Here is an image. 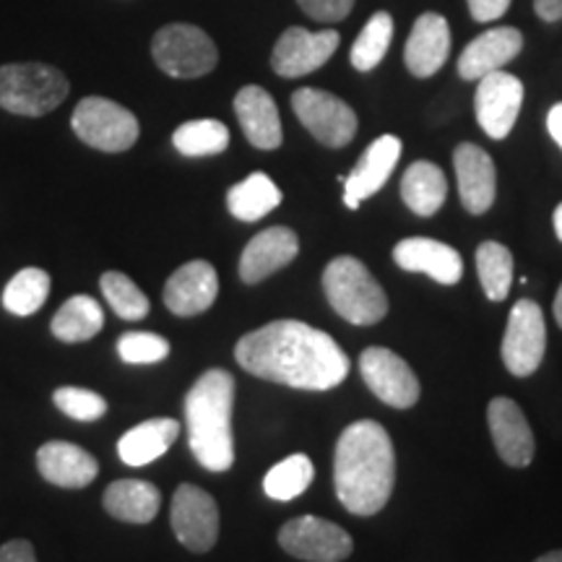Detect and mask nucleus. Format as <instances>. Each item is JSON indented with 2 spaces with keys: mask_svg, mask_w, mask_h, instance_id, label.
I'll return each mask as SVG.
<instances>
[{
  "mask_svg": "<svg viewBox=\"0 0 562 562\" xmlns=\"http://www.w3.org/2000/svg\"><path fill=\"white\" fill-rule=\"evenodd\" d=\"M524 104V83L508 70H495L480 79L474 94V112L490 138L503 140L518 121Z\"/></svg>",
  "mask_w": 562,
  "mask_h": 562,
  "instance_id": "nucleus-13",
  "label": "nucleus"
},
{
  "mask_svg": "<svg viewBox=\"0 0 562 562\" xmlns=\"http://www.w3.org/2000/svg\"><path fill=\"white\" fill-rule=\"evenodd\" d=\"M391 40H393L391 13L385 11L372 13L368 24H364V30L360 32V37H357L355 45H351V53H349L351 66L362 70V74H368V70L381 66V60L385 58V53H389L391 47Z\"/></svg>",
  "mask_w": 562,
  "mask_h": 562,
  "instance_id": "nucleus-32",
  "label": "nucleus"
},
{
  "mask_svg": "<svg viewBox=\"0 0 562 562\" xmlns=\"http://www.w3.org/2000/svg\"><path fill=\"white\" fill-rule=\"evenodd\" d=\"M547 131H550L554 144L562 149V102L554 104V108L550 110V115H547Z\"/></svg>",
  "mask_w": 562,
  "mask_h": 562,
  "instance_id": "nucleus-42",
  "label": "nucleus"
},
{
  "mask_svg": "<svg viewBox=\"0 0 562 562\" xmlns=\"http://www.w3.org/2000/svg\"><path fill=\"white\" fill-rule=\"evenodd\" d=\"M220 294V277L216 269L206 261H191L180 266L165 284L167 311L180 318L206 313Z\"/></svg>",
  "mask_w": 562,
  "mask_h": 562,
  "instance_id": "nucleus-17",
  "label": "nucleus"
},
{
  "mask_svg": "<svg viewBox=\"0 0 562 562\" xmlns=\"http://www.w3.org/2000/svg\"><path fill=\"white\" fill-rule=\"evenodd\" d=\"M533 11L542 21H560L562 19V0H533Z\"/></svg>",
  "mask_w": 562,
  "mask_h": 562,
  "instance_id": "nucleus-41",
  "label": "nucleus"
},
{
  "mask_svg": "<svg viewBox=\"0 0 562 562\" xmlns=\"http://www.w3.org/2000/svg\"><path fill=\"white\" fill-rule=\"evenodd\" d=\"M0 562H37V554L26 539H13L0 547Z\"/></svg>",
  "mask_w": 562,
  "mask_h": 562,
  "instance_id": "nucleus-40",
  "label": "nucleus"
},
{
  "mask_svg": "<svg viewBox=\"0 0 562 562\" xmlns=\"http://www.w3.org/2000/svg\"><path fill=\"white\" fill-rule=\"evenodd\" d=\"M451 55V30L440 13H422L417 24L412 26L409 40L404 47V63L412 76L430 79L446 66Z\"/></svg>",
  "mask_w": 562,
  "mask_h": 562,
  "instance_id": "nucleus-21",
  "label": "nucleus"
},
{
  "mask_svg": "<svg viewBox=\"0 0 562 562\" xmlns=\"http://www.w3.org/2000/svg\"><path fill=\"white\" fill-rule=\"evenodd\" d=\"M292 110L300 123L323 146L341 149L357 133V115L347 102L323 89H297L292 94Z\"/></svg>",
  "mask_w": 562,
  "mask_h": 562,
  "instance_id": "nucleus-9",
  "label": "nucleus"
},
{
  "mask_svg": "<svg viewBox=\"0 0 562 562\" xmlns=\"http://www.w3.org/2000/svg\"><path fill=\"white\" fill-rule=\"evenodd\" d=\"M323 292L334 311L355 326H375L389 313V294L355 256H339L326 266Z\"/></svg>",
  "mask_w": 562,
  "mask_h": 562,
  "instance_id": "nucleus-4",
  "label": "nucleus"
},
{
  "mask_svg": "<svg viewBox=\"0 0 562 562\" xmlns=\"http://www.w3.org/2000/svg\"><path fill=\"white\" fill-rule=\"evenodd\" d=\"M474 21H495L510 9V0H467Z\"/></svg>",
  "mask_w": 562,
  "mask_h": 562,
  "instance_id": "nucleus-39",
  "label": "nucleus"
},
{
  "mask_svg": "<svg viewBox=\"0 0 562 562\" xmlns=\"http://www.w3.org/2000/svg\"><path fill=\"white\" fill-rule=\"evenodd\" d=\"M281 203V191L269 175L252 172L250 178L229 188L227 209L235 220L240 222H258L266 214H271Z\"/></svg>",
  "mask_w": 562,
  "mask_h": 562,
  "instance_id": "nucleus-28",
  "label": "nucleus"
},
{
  "mask_svg": "<svg viewBox=\"0 0 562 562\" xmlns=\"http://www.w3.org/2000/svg\"><path fill=\"white\" fill-rule=\"evenodd\" d=\"M37 467L40 474L45 476L50 484H58V487L79 490L87 487L97 480L100 474V463L91 453L83 451V448L74 446V442L53 440L45 442V446L37 451Z\"/></svg>",
  "mask_w": 562,
  "mask_h": 562,
  "instance_id": "nucleus-24",
  "label": "nucleus"
},
{
  "mask_svg": "<svg viewBox=\"0 0 562 562\" xmlns=\"http://www.w3.org/2000/svg\"><path fill=\"white\" fill-rule=\"evenodd\" d=\"M554 321H558V326L562 328V284H560V290H558V297H554Z\"/></svg>",
  "mask_w": 562,
  "mask_h": 562,
  "instance_id": "nucleus-43",
  "label": "nucleus"
},
{
  "mask_svg": "<svg viewBox=\"0 0 562 562\" xmlns=\"http://www.w3.org/2000/svg\"><path fill=\"white\" fill-rule=\"evenodd\" d=\"M180 435V422L170 417L140 422L138 427H133L117 442V453H121L123 463L128 467H146V463L157 461L159 456H165L172 448V442Z\"/></svg>",
  "mask_w": 562,
  "mask_h": 562,
  "instance_id": "nucleus-25",
  "label": "nucleus"
},
{
  "mask_svg": "<svg viewBox=\"0 0 562 562\" xmlns=\"http://www.w3.org/2000/svg\"><path fill=\"white\" fill-rule=\"evenodd\" d=\"M396 484V456L381 422L360 419L336 442L334 487L344 508L355 516H375L391 501Z\"/></svg>",
  "mask_w": 562,
  "mask_h": 562,
  "instance_id": "nucleus-2",
  "label": "nucleus"
},
{
  "mask_svg": "<svg viewBox=\"0 0 562 562\" xmlns=\"http://www.w3.org/2000/svg\"><path fill=\"white\" fill-rule=\"evenodd\" d=\"M487 422L497 456L513 469L529 467L537 442H533V432L521 406L505 396L492 398L487 406Z\"/></svg>",
  "mask_w": 562,
  "mask_h": 562,
  "instance_id": "nucleus-15",
  "label": "nucleus"
},
{
  "mask_svg": "<svg viewBox=\"0 0 562 562\" xmlns=\"http://www.w3.org/2000/svg\"><path fill=\"white\" fill-rule=\"evenodd\" d=\"M50 294V273L42 269H24L3 290V307L19 318L34 315Z\"/></svg>",
  "mask_w": 562,
  "mask_h": 562,
  "instance_id": "nucleus-31",
  "label": "nucleus"
},
{
  "mask_svg": "<svg viewBox=\"0 0 562 562\" xmlns=\"http://www.w3.org/2000/svg\"><path fill=\"white\" fill-rule=\"evenodd\" d=\"M521 50V32L513 30V26H497V30L484 32L469 42L459 58V76L463 81H480L487 74L503 70Z\"/></svg>",
  "mask_w": 562,
  "mask_h": 562,
  "instance_id": "nucleus-22",
  "label": "nucleus"
},
{
  "mask_svg": "<svg viewBox=\"0 0 562 562\" xmlns=\"http://www.w3.org/2000/svg\"><path fill=\"white\" fill-rule=\"evenodd\" d=\"M446 175L432 161H414L402 178V199L417 216L438 214L446 203Z\"/></svg>",
  "mask_w": 562,
  "mask_h": 562,
  "instance_id": "nucleus-27",
  "label": "nucleus"
},
{
  "mask_svg": "<svg viewBox=\"0 0 562 562\" xmlns=\"http://www.w3.org/2000/svg\"><path fill=\"white\" fill-rule=\"evenodd\" d=\"M476 273L487 300L503 302L513 284V252L495 240L482 243L476 248Z\"/></svg>",
  "mask_w": 562,
  "mask_h": 562,
  "instance_id": "nucleus-30",
  "label": "nucleus"
},
{
  "mask_svg": "<svg viewBox=\"0 0 562 562\" xmlns=\"http://www.w3.org/2000/svg\"><path fill=\"white\" fill-rule=\"evenodd\" d=\"M453 167L463 209L474 216L487 214L497 193V172L490 154L476 144H461L453 151Z\"/></svg>",
  "mask_w": 562,
  "mask_h": 562,
  "instance_id": "nucleus-18",
  "label": "nucleus"
},
{
  "mask_svg": "<svg viewBox=\"0 0 562 562\" xmlns=\"http://www.w3.org/2000/svg\"><path fill=\"white\" fill-rule=\"evenodd\" d=\"M70 125L83 144L108 154L128 151L138 140L136 115L104 97H87L76 104Z\"/></svg>",
  "mask_w": 562,
  "mask_h": 562,
  "instance_id": "nucleus-7",
  "label": "nucleus"
},
{
  "mask_svg": "<svg viewBox=\"0 0 562 562\" xmlns=\"http://www.w3.org/2000/svg\"><path fill=\"white\" fill-rule=\"evenodd\" d=\"M300 9L315 21L331 24V21H344L355 9V0H297Z\"/></svg>",
  "mask_w": 562,
  "mask_h": 562,
  "instance_id": "nucleus-38",
  "label": "nucleus"
},
{
  "mask_svg": "<svg viewBox=\"0 0 562 562\" xmlns=\"http://www.w3.org/2000/svg\"><path fill=\"white\" fill-rule=\"evenodd\" d=\"M235 115L237 121H240L245 138H248L256 149H279L281 140H284V133H281L277 102H273L269 91L261 87H245L237 91Z\"/></svg>",
  "mask_w": 562,
  "mask_h": 562,
  "instance_id": "nucleus-23",
  "label": "nucleus"
},
{
  "mask_svg": "<svg viewBox=\"0 0 562 562\" xmlns=\"http://www.w3.org/2000/svg\"><path fill=\"white\" fill-rule=\"evenodd\" d=\"M170 521L178 542L191 552H209L220 539V508H216V501L195 484H180L175 490Z\"/></svg>",
  "mask_w": 562,
  "mask_h": 562,
  "instance_id": "nucleus-11",
  "label": "nucleus"
},
{
  "mask_svg": "<svg viewBox=\"0 0 562 562\" xmlns=\"http://www.w3.org/2000/svg\"><path fill=\"white\" fill-rule=\"evenodd\" d=\"M360 372L368 389L383 404L409 409L419 402V381L406 360L385 347H370L360 355Z\"/></svg>",
  "mask_w": 562,
  "mask_h": 562,
  "instance_id": "nucleus-12",
  "label": "nucleus"
},
{
  "mask_svg": "<svg viewBox=\"0 0 562 562\" xmlns=\"http://www.w3.org/2000/svg\"><path fill=\"white\" fill-rule=\"evenodd\" d=\"M53 402L66 417L79 422L102 419L104 412H108V402H104L100 393L89 389H76V385H66V389L55 391Z\"/></svg>",
  "mask_w": 562,
  "mask_h": 562,
  "instance_id": "nucleus-36",
  "label": "nucleus"
},
{
  "mask_svg": "<svg viewBox=\"0 0 562 562\" xmlns=\"http://www.w3.org/2000/svg\"><path fill=\"white\" fill-rule=\"evenodd\" d=\"M300 252V240L290 227H271L258 232L245 245L240 256V279L245 284H261L271 273L290 266Z\"/></svg>",
  "mask_w": 562,
  "mask_h": 562,
  "instance_id": "nucleus-19",
  "label": "nucleus"
},
{
  "mask_svg": "<svg viewBox=\"0 0 562 562\" xmlns=\"http://www.w3.org/2000/svg\"><path fill=\"white\" fill-rule=\"evenodd\" d=\"M547 351V326L542 307L533 300H518L508 315L503 339V362L510 375L529 378L539 370Z\"/></svg>",
  "mask_w": 562,
  "mask_h": 562,
  "instance_id": "nucleus-8",
  "label": "nucleus"
},
{
  "mask_svg": "<svg viewBox=\"0 0 562 562\" xmlns=\"http://www.w3.org/2000/svg\"><path fill=\"white\" fill-rule=\"evenodd\" d=\"M398 157H402V140L396 136H381L372 140L355 170L344 180V203H347V209L357 211L364 199L381 191L389 182L393 167L398 165Z\"/></svg>",
  "mask_w": 562,
  "mask_h": 562,
  "instance_id": "nucleus-16",
  "label": "nucleus"
},
{
  "mask_svg": "<svg viewBox=\"0 0 562 562\" xmlns=\"http://www.w3.org/2000/svg\"><path fill=\"white\" fill-rule=\"evenodd\" d=\"M172 144L182 157H214L229 146V131L220 121H191L182 123L172 133Z\"/></svg>",
  "mask_w": 562,
  "mask_h": 562,
  "instance_id": "nucleus-34",
  "label": "nucleus"
},
{
  "mask_svg": "<svg viewBox=\"0 0 562 562\" xmlns=\"http://www.w3.org/2000/svg\"><path fill=\"white\" fill-rule=\"evenodd\" d=\"M554 232H558L560 243H562V203L558 209H554Z\"/></svg>",
  "mask_w": 562,
  "mask_h": 562,
  "instance_id": "nucleus-45",
  "label": "nucleus"
},
{
  "mask_svg": "<svg viewBox=\"0 0 562 562\" xmlns=\"http://www.w3.org/2000/svg\"><path fill=\"white\" fill-rule=\"evenodd\" d=\"M232 406L235 378L222 368L203 372L186 396L188 442L195 461L209 472H229L235 463Z\"/></svg>",
  "mask_w": 562,
  "mask_h": 562,
  "instance_id": "nucleus-3",
  "label": "nucleus"
},
{
  "mask_svg": "<svg viewBox=\"0 0 562 562\" xmlns=\"http://www.w3.org/2000/svg\"><path fill=\"white\" fill-rule=\"evenodd\" d=\"M313 476H315L313 461L307 459L305 453H294L290 459L279 461L277 467L266 474L263 490L271 501L286 503V501H294V497H300L302 492L311 487Z\"/></svg>",
  "mask_w": 562,
  "mask_h": 562,
  "instance_id": "nucleus-33",
  "label": "nucleus"
},
{
  "mask_svg": "<svg viewBox=\"0 0 562 562\" xmlns=\"http://www.w3.org/2000/svg\"><path fill=\"white\" fill-rule=\"evenodd\" d=\"M161 505L159 490L144 480H117L104 492V510L125 524H149Z\"/></svg>",
  "mask_w": 562,
  "mask_h": 562,
  "instance_id": "nucleus-26",
  "label": "nucleus"
},
{
  "mask_svg": "<svg viewBox=\"0 0 562 562\" xmlns=\"http://www.w3.org/2000/svg\"><path fill=\"white\" fill-rule=\"evenodd\" d=\"M68 97V79L45 63H11L0 68V110L42 117Z\"/></svg>",
  "mask_w": 562,
  "mask_h": 562,
  "instance_id": "nucleus-5",
  "label": "nucleus"
},
{
  "mask_svg": "<svg viewBox=\"0 0 562 562\" xmlns=\"http://www.w3.org/2000/svg\"><path fill=\"white\" fill-rule=\"evenodd\" d=\"M245 372L302 391H331L349 375V357L326 331L300 321H273L235 347Z\"/></svg>",
  "mask_w": 562,
  "mask_h": 562,
  "instance_id": "nucleus-1",
  "label": "nucleus"
},
{
  "mask_svg": "<svg viewBox=\"0 0 562 562\" xmlns=\"http://www.w3.org/2000/svg\"><path fill=\"white\" fill-rule=\"evenodd\" d=\"M102 305L94 297H89V294H74V297H68L66 305L53 318V334L68 344L94 339L102 331Z\"/></svg>",
  "mask_w": 562,
  "mask_h": 562,
  "instance_id": "nucleus-29",
  "label": "nucleus"
},
{
  "mask_svg": "<svg viewBox=\"0 0 562 562\" xmlns=\"http://www.w3.org/2000/svg\"><path fill=\"white\" fill-rule=\"evenodd\" d=\"M117 355L123 357V362L131 364H154L170 355V344L157 334L131 331L117 339Z\"/></svg>",
  "mask_w": 562,
  "mask_h": 562,
  "instance_id": "nucleus-37",
  "label": "nucleus"
},
{
  "mask_svg": "<svg viewBox=\"0 0 562 562\" xmlns=\"http://www.w3.org/2000/svg\"><path fill=\"white\" fill-rule=\"evenodd\" d=\"M339 42V32L334 30L307 32L302 26H290L273 47L271 68L284 79H300L326 66Z\"/></svg>",
  "mask_w": 562,
  "mask_h": 562,
  "instance_id": "nucleus-14",
  "label": "nucleus"
},
{
  "mask_svg": "<svg viewBox=\"0 0 562 562\" xmlns=\"http://www.w3.org/2000/svg\"><path fill=\"white\" fill-rule=\"evenodd\" d=\"M533 562H562V550H552L542 554V558H537Z\"/></svg>",
  "mask_w": 562,
  "mask_h": 562,
  "instance_id": "nucleus-44",
  "label": "nucleus"
},
{
  "mask_svg": "<svg viewBox=\"0 0 562 562\" xmlns=\"http://www.w3.org/2000/svg\"><path fill=\"white\" fill-rule=\"evenodd\" d=\"M104 300L123 321H140L149 315V297L138 290V284L121 271H108L100 279Z\"/></svg>",
  "mask_w": 562,
  "mask_h": 562,
  "instance_id": "nucleus-35",
  "label": "nucleus"
},
{
  "mask_svg": "<svg viewBox=\"0 0 562 562\" xmlns=\"http://www.w3.org/2000/svg\"><path fill=\"white\" fill-rule=\"evenodd\" d=\"M393 261L409 273H427L438 284L453 286L463 277V261L451 245L430 240V237H409L393 248Z\"/></svg>",
  "mask_w": 562,
  "mask_h": 562,
  "instance_id": "nucleus-20",
  "label": "nucleus"
},
{
  "mask_svg": "<svg viewBox=\"0 0 562 562\" xmlns=\"http://www.w3.org/2000/svg\"><path fill=\"white\" fill-rule=\"evenodd\" d=\"M154 63L172 79H201L220 63V50L206 32L193 24H167L154 34Z\"/></svg>",
  "mask_w": 562,
  "mask_h": 562,
  "instance_id": "nucleus-6",
  "label": "nucleus"
},
{
  "mask_svg": "<svg viewBox=\"0 0 562 562\" xmlns=\"http://www.w3.org/2000/svg\"><path fill=\"white\" fill-rule=\"evenodd\" d=\"M281 550L305 562H341L347 560L355 542L339 524L318 516H300L281 526Z\"/></svg>",
  "mask_w": 562,
  "mask_h": 562,
  "instance_id": "nucleus-10",
  "label": "nucleus"
}]
</instances>
